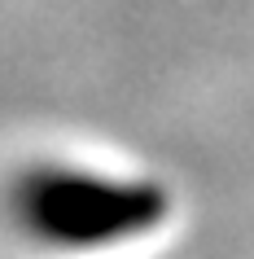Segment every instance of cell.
Returning <instances> with one entry per match:
<instances>
[{
  "label": "cell",
  "instance_id": "6da1fadb",
  "mask_svg": "<svg viewBox=\"0 0 254 259\" xmlns=\"http://www.w3.org/2000/svg\"><path fill=\"white\" fill-rule=\"evenodd\" d=\"M18 220L40 242L66 250L119 246L167 220V193L145 180H114L88 171H31L14 193Z\"/></svg>",
  "mask_w": 254,
  "mask_h": 259
}]
</instances>
